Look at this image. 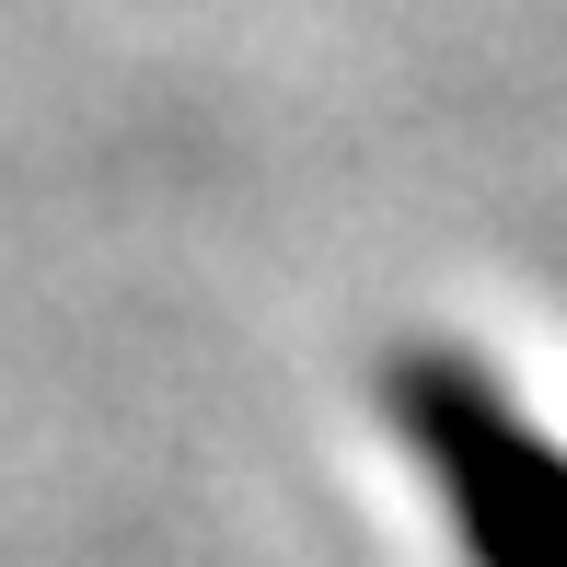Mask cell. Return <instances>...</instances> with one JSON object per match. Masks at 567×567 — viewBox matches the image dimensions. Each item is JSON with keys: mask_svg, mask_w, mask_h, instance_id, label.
Returning <instances> with one entry per match:
<instances>
[{"mask_svg": "<svg viewBox=\"0 0 567 567\" xmlns=\"http://www.w3.org/2000/svg\"><path fill=\"white\" fill-rule=\"evenodd\" d=\"M405 441L463 567H567V394L498 348H429L405 371Z\"/></svg>", "mask_w": 567, "mask_h": 567, "instance_id": "6da1fadb", "label": "cell"}]
</instances>
